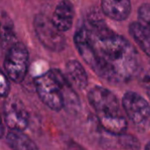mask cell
<instances>
[{
    "label": "cell",
    "mask_w": 150,
    "mask_h": 150,
    "mask_svg": "<svg viewBox=\"0 0 150 150\" xmlns=\"http://www.w3.org/2000/svg\"><path fill=\"white\" fill-rule=\"evenodd\" d=\"M101 9L107 18L124 21L131 13V0H101Z\"/></svg>",
    "instance_id": "9"
},
{
    "label": "cell",
    "mask_w": 150,
    "mask_h": 150,
    "mask_svg": "<svg viewBox=\"0 0 150 150\" xmlns=\"http://www.w3.org/2000/svg\"><path fill=\"white\" fill-rule=\"evenodd\" d=\"M121 143L123 146L128 149H139V141L133 137L132 135H124L121 134Z\"/></svg>",
    "instance_id": "16"
},
{
    "label": "cell",
    "mask_w": 150,
    "mask_h": 150,
    "mask_svg": "<svg viewBox=\"0 0 150 150\" xmlns=\"http://www.w3.org/2000/svg\"><path fill=\"white\" fill-rule=\"evenodd\" d=\"M9 147L13 150H39L35 142L19 131L11 130L6 136Z\"/></svg>",
    "instance_id": "12"
},
{
    "label": "cell",
    "mask_w": 150,
    "mask_h": 150,
    "mask_svg": "<svg viewBox=\"0 0 150 150\" xmlns=\"http://www.w3.org/2000/svg\"><path fill=\"white\" fill-rule=\"evenodd\" d=\"M129 33L141 49L150 58V27L140 22H133L129 25Z\"/></svg>",
    "instance_id": "11"
},
{
    "label": "cell",
    "mask_w": 150,
    "mask_h": 150,
    "mask_svg": "<svg viewBox=\"0 0 150 150\" xmlns=\"http://www.w3.org/2000/svg\"><path fill=\"white\" fill-rule=\"evenodd\" d=\"M4 118L6 126L12 131H24L29 124L28 112L23 102L10 98L4 104Z\"/></svg>",
    "instance_id": "7"
},
{
    "label": "cell",
    "mask_w": 150,
    "mask_h": 150,
    "mask_svg": "<svg viewBox=\"0 0 150 150\" xmlns=\"http://www.w3.org/2000/svg\"><path fill=\"white\" fill-rule=\"evenodd\" d=\"M74 42L84 62L106 82L122 84L137 75L139 59L134 47L98 17L87 18L76 30Z\"/></svg>",
    "instance_id": "1"
},
{
    "label": "cell",
    "mask_w": 150,
    "mask_h": 150,
    "mask_svg": "<svg viewBox=\"0 0 150 150\" xmlns=\"http://www.w3.org/2000/svg\"><path fill=\"white\" fill-rule=\"evenodd\" d=\"M122 105L130 121L139 132L150 127V105L140 94L127 91L122 98Z\"/></svg>",
    "instance_id": "4"
},
{
    "label": "cell",
    "mask_w": 150,
    "mask_h": 150,
    "mask_svg": "<svg viewBox=\"0 0 150 150\" xmlns=\"http://www.w3.org/2000/svg\"><path fill=\"white\" fill-rule=\"evenodd\" d=\"M141 81L148 90H150V66H149L142 74Z\"/></svg>",
    "instance_id": "17"
},
{
    "label": "cell",
    "mask_w": 150,
    "mask_h": 150,
    "mask_svg": "<svg viewBox=\"0 0 150 150\" xmlns=\"http://www.w3.org/2000/svg\"><path fill=\"white\" fill-rule=\"evenodd\" d=\"M5 73L0 70V98H6L10 92V82Z\"/></svg>",
    "instance_id": "15"
},
{
    "label": "cell",
    "mask_w": 150,
    "mask_h": 150,
    "mask_svg": "<svg viewBox=\"0 0 150 150\" xmlns=\"http://www.w3.org/2000/svg\"><path fill=\"white\" fill-rule=\"evenodd\" d=\"M0 42L4 47H7L8 49L17 43L13 24L4 15L0 18Z\"/></svg>",
    "instance_id": "13"
},
{
    "label": "cell",
    "mask_w": 150,
    "mask_h": 150,
    "mask_svg": "<svg viewBox=\"0 0 150 150\" xmlns=\"http://www.w3.org/2000/svg\"><path fill=\"white\" fill-rule=\"evenodd\" d=\"M88 100L106 132L119 136L124 134L127 129V120L121 112L117 97L111 91L95 86L89 91Z\"/></svg>",
    "instance_id": "3"
},
{
    "label": "cell",
    "mask_w": 150,
    "mask_h": 150,
    "mask_svg": "<svg viewBox=\"0 0 150 150\" xmlns=\"http://www.w3.org/2000/svg\"><path fill=\"white\" fill-rule=\"evenodd\" d=\"M66 78L71 86L84 90L88 85V76L83 65L76 60H70L66 64Z\"/></svg>",
    "instance_id": "10"
},
{
    "label": "cell",
    "mask_w": 150,
    "mask_h": 150,
    "mask_svg": "<svg viewBox=\"0 0 150 150\" xmlns=\"http://www.w3.org/2000/svg\"><path fill=\"white\" fill-rule=\"evenodd\" d=\"M34 32L40 42L48 50L60 52L65 47L62 33L43 14H37L33 20Z\"/></svg>",
    "instance_id": "6"
},
{
    "label": "cell",
    "mask_w": 150,
    "mask_h": 150,
    "mask_svg": "<svg viewBox=\"0 0 150 150\" xmlns=\"http://www.w3.org/2000/svg\"><path fill=\"white\" fill-rule=\"evenodd\" d=\"M74 17L75 9L72 3L69 0H62L56 5L51 20L62 33H64L72 27Z\"/></svg>",
    "instance_id": "8"
},
{
    "label": "cell",
    "mask_w": 150,
    "mask_h": 150,
    "mask_svg": "<svg viewBox=\"0 0 150 150\" xmlns=\"http://www.w3.org/2000/svg\"><path fill=\"white\" fill-rule=\"evenodd\" d=\"M145 150H150V142H149V143L146 145V147H145Z\"/></svg>",
    "instance_id": "19"
},
{
    "label": "cell",
    "mask_w": 150,
    "mask_h": 150,
    "mask_svg": "<svg viewBox=\"0 0 150 150\" xmlns=\"http://www.w3.org/2000/svg\"><path fill=\"white\" fill-rule=\"evenodd\" d=\"M4 134V125L2 122V118L0 116V138H2Z\"/></svg>",
    "instance_id": "18"
},
{
    "label": "cell",
    "mask_w": 150,
    "mask_h": 150,
    "mask_svg": "<svg viewBox=\"0 0 150 150\" xmlns=\"http://www.w3.org/2000/svg\"><path fill=\"white\" fill-rule=\"evenodd\" d=\"M29 54L26 47L20 42L15 43L6 53L4 69L10 80L16 83L24 81L28 69Z\"/></svg>",
    "instance_id": "5"
},
{
    "label": "cell",
    "mask_w": 150,
    "mask_h": 150,
    "mask_svg": "<svg viewBox=\"0 0 150 150\" xmlns=\"http://www.w3.org/2000/svg\"><path fill=\"white\" fill-rule=\"evenodd\" d=\"M148 95H149V97L150 98V90H148Z\"/></svg>",
    "instance_id": "20"
},
{
    "label": "cell",
    "mask_w": 150,
    "mask_h": 150,
    "mask_svg": "<svg viewBox=\"0 0 150 150\" xmlns=\"http://www.w3.org/2000/svg\"><path fill=\"white\" fill-rule=\"evenodd\" d=\"M40 99L48 108L59 112L64 107L76 112L80 109L78 96L66 76L58 69H52L34 79Z\"/></svg>",
    "instance_id": "2"
},
{
    "label": "cell",
    "mask_w": 150,
    "mask_h": 150,
    "mask_svg": "<svg viewBox=\"0 0 150 150\" xmlns=\"http://www.w3.org/2000/svg\"><path fill=\"white\" fill-rule=\"evenodd\" d=\"M139 22L144 25L150 27V4H143L138 10Z\"/></svg>",
    "instance_id": "14"
}]
</instances>
